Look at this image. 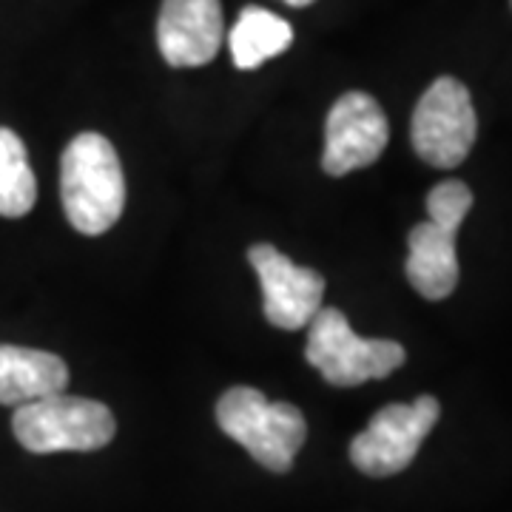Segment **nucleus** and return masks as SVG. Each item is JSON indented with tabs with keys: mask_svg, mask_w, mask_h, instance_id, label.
<instances>
[{
	"mask_svg": "<svg viewBox=\"0 0 512 512\" xmlns=\"http://www.w3.org/2000/svg\"><path fill=\"white\" fill-rule=\"evenodd\" d=\"M478 120L473 97L456 77H439L421 94L413 111L410 140L421 160L436 168H456L476 143Z\"/></svg>",
	"mask_w": 512,
	"mask_h": 512,
	"instance_id": "obj_6",
	"label": "nucleus"
},
{
	"mask_svg": "<svg viewBox=\"0 0 512 512\" xmlns=\"http://www.w3.org/2000/svg\"><path fill=\"white\" fill-rule=\"evenodd\" d=\"M69 384L66 362L35 348L0 345V404H29L63 393Z\"/></svg>",
	"mask_w": 512,
	"mask_h": 512,
	"instance_id": "obj_11",
	"label": "nucleus"
},
{
	"mask_svg": "<svg viewBox=\"0 0 512 512\" xmlns=\"http://www.w3.org/2000/svg\"><path fill=\"white\" fill-rule=\"evenodd\" d=\"M390 140V126L382 106L365 92L342 94L325 123L322 168L330 177H345L373 165Z\"/></svg>",
	"mask_w": 512,
	"mask_h": 512,
	"instance_id": "obj_8",
	"label": "nucleus"
},
{
	"mask_svg": "<svg viewBox=\"0 0 512 512\" xmlns=\"http://www.w3.org/2000/svg\"><path fill=\"white\" fill-rule=\"evenodd\" d=\"M470 208H473V191L461 180L439 183L427 194V214H430V220L441 222V225L461 228Z\"/></svg>",
	"mask_w": 512,
	"mask_h": 512,
	"instance_id": "obj_14",
	"label": "nucleus"
},
{
	"mask_svg": "<svg viewBox=\"0 0 512 512\" xmlns=\"http://www.w3.org/2000/svg\"><path fill=\"white\" fill-rule=\"evenodd\" d=\"M458 228L441 222H421L407 237V262L404 271L410 285L424 299H447L458 285V256H456Z\"/></svg>",
	"mask_w": 512,
	"mask_h": 512,
	"instance_id": "obj_10",
	"label": "nucleus"
},
{
	"mask_svg": "<svg viewBox=\"0 0 512 512\" xmlns=\"http://www.w3.org/2000/svg\"><path fill=\"white\" fill-rule=\"evenodd\" d=\"M291 43V23L259 6H245L228 35L231 57L239 69H256L265 60L282 55Z\"/></svg>",
	"mask_w": 512,
	"mask_h": 512,
	"instance_id": "obj_12",
	"label": "nucleus"
},
{
	"mask_svg": "<svg viewBox=\"0 0 512 512\" xmlns=\"http://www.w3.org/2000/svg\"><path fill=\"white\" fill-rule=\"evenodd\" d=\"M12 430L29 453L46 456L60 450H100L114 439L117 424L103 402L55 393L37 402L20 404L12 416Z\"/></svg>",
	"mask_w": 512,
	"mask_h": 512,
	"instance_id": "obj_3",
	"label": "nucleus"
},
{
	"mask_svg": "<svg viewBox=\"0 0 512 512\" xmlns=\"http://www.w3.org/2000/svg\"><path fill=\"white\" fill-rule=\"evenodd\" d=\"M248 259L262 282L265 319L282 330H302L322 311L325 276L313 268L296 265L279 248L259 242L248 248Z\"/></svg>",
	"mask_w": 512,
	"mask_h": 512,
	"instance_id": "obj_7",
	"label": "nucleus"
},
{
	"mask_svg": "<svg viewBox=\"0 0 512 512\" xmlns=\"http://www.w3.org/2000/svg\"><path fill=\"white\" fill-rule=\"evenodd\" d=\"M60 197L74 231L97 237L120 220L126 208L123 165L109 137L77 134L60 160Z\"/></svg>",
	"mask_w": 512,
	"mask_h": 512,
	"instance_id": "obj_1",
	"label": "nucleus"
},
{
	"mask_svg": "<svg viewBox=\"0 0 512 512\" xmlns=\"http://www.w3.org/2000/svg\"><path fill=\"white\" fill-rule=\"evenodd\" d=\"M439 416L441 404L436 396H419L410 404H387L350 441L353 467L373 478L402 473L416 458L421 441L430 436Z\"/></svg>",
	"mask_w": 512,
	"mask_h": 512,
	"instance_id": "obj_5",
	"label": "nucleus"
},
{
	"mask_svg": "<svg viewBox=\"0 0 512 512\" xmlns=\"http://www.w3.org/2000/svg\"><path fill=\"white\" fill-rule=\"evenodd\" d=\"M305 356L328 384L356 387L384 379L404 365V348L393 339H365L339 308H322L308 325Z\"/></svg>",
	"mask_w": 512,
	"mask_h": 512,
	"instance_id": "obj_4",
	"label": "nucleus"
},
{
	"mask_svg": "<svg viewBox=\"0 0 512 512\" xmlns=\"http://www.w3.org/2000/svg\"><path fill=\"white\" fill-rule=\"evenodd\" d=\"M288 6H311L313 0H285Z\"/></svg>",
	"mask_w": 512,
	"mask_h": 512,
	"instance_id": "obj_15",
	"label": "nucleus"
},
{
	"mask_svg": "<svg viewBox=\"0 0 512 512\" xmlns=\"http://www.w3.org/2000/svg\"><path fill=\"white\" fill-rule=\"evenodd\" d=\"M510 3H512V0H510Z\"/></svg>",
	"mask_w": 512,
	"mask_h": 512,
	"instance_id": "obj_16",
	"label": "nucleus"
},
{
	"mask_svg": "<svg viewBox=\"0 0 512 512\" xmlns=\"http://www.w3.org/2000/svg\"><path fill=\"white\" fill-rule=\"evenodd\" d=\"M220 0H163L157 20V46L168 66L194 69L211 63L222 46Z\"/></svg>",
	"mask_w": 512,
	"mask_h": 512,
	"instance_id": "obj_9",
	"label": "nucleus"
},
{
	"mask_svg": "<svg viewBox=\"0 0 512 512\" xmlns=\"http://www.w3.org/2000/svg\"><path fill=\"white\" fill-rule=\"evenodd\" d=\"M37 200V180L26 146L12 128H0V217H26Z\"/></svg>",
	"mask_w": 512,
	"mask_h": 512,
	"instance_id": "obj_13",
	"label": "nucleus"
},
{
	"mask_svg": "<svg viewBox=\"0 0 512 512\" xmlns=\"http://www.w3.org/2000/svg\"><path fill=\"white\" fill-rule=\"evenodd\" d=\"M217 424L228 439L239 441L254 461L271 473H288L308 439V424L299 407L268 402L256 387H231L217 402Z\"/></svg>",
	"mask_w": 512,
	"mask_h": 512,
	"instance_id": "obj_2",
	"label": "nucleus"
}]
</instances>
